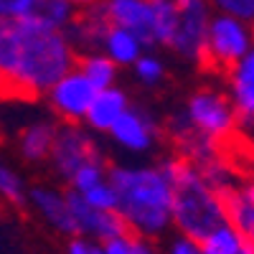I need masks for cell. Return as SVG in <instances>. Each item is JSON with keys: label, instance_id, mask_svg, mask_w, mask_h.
<instances>
[{"label": "cell", "instance_id": "cell-1", "mask_svg": "<svg viewBox=\"0 0 254 254\" xmlns=\"http://www.w3.org/2000/svg\"><path fill=\"white\" fill-rule=\"evenodd\" d=\"M76 64L66 33L33 15L0 20V102H33Z\"/></svg>", "mask_w": 254, "mask_h": 254}, {"label": "cell", "instance_id": "cell-2", "mask_svg": "<svg viewBox=\"0 0 254 254\" xmlns=\"http://www.w3.org/2000/svg\"><path fill=\"white\" fill-rule=\"evenodd\" d=\"M107 183L117 196V214L137 237H153L171 224V178L165 168L115 165Z\"/></svg>", "mask_w": 254, "mask_h": 254}, {"label": "cell", "instance_id": "cell-3", "mask_svg": "<svg viewBox=\"0 0 254 254\" xmlns=\"http://www.w3.org/2000/svg\"><path fill=\"white\" fill-rule=\"evenodd\" d=\"M165 173L171 178V221L181 237L201 242L216 226L226 224V206L219 190H214L188 160H168Z\"/></svg>", "mask_w": 254, "mask_h": 254}, {"label": "cell", "instance_id": "cell-4", "mask_svg": "<svg viewBox=\"0 0 254 254\" xmlns=\"http://www.w3.org/2000/svg\"><path fill=\"white\" fill-rule=\"evenodd\" d=\"M249 49H252V31L247 28V23L221 13L208 20L203 46L196 59L203 71L229 76Z\"/></svg>", "mask_w": 254, "mask_h": 254}, {"label": "cell", "instance_id": "cell-5", "mask_svg": "<svg viewBox=\"0 0 254 254\" xmlns=\"http://www.w3.org/2000/svg\"><path fill=\"white\" fill-rule=\"evenodd\" d=\"M186 117L203 137L214 140V142H221L239 130V117H237L234 104L219 92L203 89L193 94L188 102Z\"/></svg>", "mask_w": 254, "mask_h": 254}, {"label": "cell", "instance_id": "cell-6", "mask_svg": "<svg viewBox=\"0 0 254 254\" xmlns=\"http://www.w3.org/2000/svg\"><path fill=\"white\" fill-rule=\"evenodd\" d=\"M173 3H176V28L171 46L183 56L196 59L203 46L206 28L211 20L208 0H173Z\"/></svg>", "mask_w": 254, "mask_h": 254}, {"label": "cell", "instance_id": "cell-7", "mask_svg": "<svg viewBox=\"0 0 254 254\" xmlns=\"http://www.w3.org/2000/svg\"><path fill=\"white\" fill-rule=\"evenodd\" d=\"M51 158L56 171L71 181L74 173L79 171L81 165L87 163H99V153H97V145L92 142V137L79 130L76 125H64L56 130L54 137V147H51Z\"/></svg>", "mask_w": 254, "mask_h": 254}, {"label": "cell", "instance_id": "cell-8", "mask_svg": "<svg viewBox=\"0 0 254 254\" xmlns=\"http://www.w3.org/2000/svg\"><path fill=\"white\" fill-rule=\"evenodd\" d=\"M49 94H51V107L56 110V115L66 120V125H74L87 117L97 97V89L79 69H71L66 76L54 84V89Z\"/></svg>", "mask_w": 254, "mask_h": 254}, {"label": "cell", "instance_id": "cell-9", "mask_svg": "<svg viewBox=\"0 0 254 254\" xmlns=\"http://www.w3.org/2000/svg\"><path fill=\"white\" fill-rule=\"evenodd\" d=\"M66 203H69V211H71L76 229L81 234L97 237L99 242H110V239H117V237L130 231L117 211H99V208L89 206L76 190H69L66 193Z\"/></svg>", "mask_w": 254, "mask_h": 254}, {"label": "cell", "instance_id": "cell-10", "mask_svg": "<svg viewBox=\"0 0 254 254\" xmlns=\"http://www.w3.org/2000/svg\"><path fill=\"white\" fill-rule=\"evenodd\" d=\"M102 10L110 26L130 31L140 44H155V15L150 0H107Z\"/></svg>", "mask_w": 254, "mask_h": 254}, {"label": "cell", "instance_id": "cell-11", "mask_svg": "<svg viewBox=\"0 0 254 254\" xmlns=\"http://www.w3.org/2000/svg\"><path fill=\"white\" fill-rule=\"evenodd\" d=\"M110 132L115 135V140L120 145L127 147V150H147V147L153 145L155 125L140 110H125V115L115 122V127Z\"/></svg>", "mask_w": 254, "mask_h": 254}, {"label": "cell", "instance_id": "cell-12", "mask_svg": "<svg viewBox=\"0 0 254 254\" xmlns=\"http://www.w3.org/2000/svg\"><path fill=\"white\" fill-rule=\"evenodd\" d=\"M229 79H231L237 117L244 122H254V49L244 54V59L229 74Z\"/></svg>", "mask_w": 254, "mask_h": 254}, {"label": "cell", "instance_id": "cell-13", "mask_svg": "<svg viewBox=\"0 0 254 254\" xmlns=\"http://www.w3.org/2000/svg\"><path fill=\"white\" fill-rule=\"evenodd\" d=\"M31 201L54 229L64 231V234H79L76 221H74L69 203H66V196L56 193V190H49V188H33Z\"/></svg>", "mask_w": 254, "mask_h": 254}, {"label": "cell", "instance_id": "cell-14", "mask_svg": "<svg viewBox=\"0 0 254 254\" xmlns=\"http://www.w3.org/2000/svg\"><path fill=\"white\" fill-rule=\"evenodd\" d=\"M125 110H127V97L122 94V92H117V89H102V92H97V97H94V102H92V107H89V112H87V120L94 130H104V132H110L112 127H115V122L125 115Z\"/></svg>", "mask_w": 254, "mask_h": 254}, {"label": "cell", "instance_id": "cell-15", "mask_svg": "<svg viewBox=\"0 0 254 254\" xmlns=\"http://www.w3.org/2000/svg\"><path fill=\"white\" fill-rule=\"evenodd\" d=\"M201 252L203 254H254L247 244V239L239 234V231L231 226L229 221L216 226L208 237H203L201 242Z\"/></svg>", "mask_w": 254, "mask_h": 254}, {"label": "cell", "instance_id": "cell-16", "mask_svg": "<svg viewBox=\"0 0 254 254\" xmlns=\"http://www.w3.org/2000/svg\"><path fill=\"white\" fill-rule=\"evenodd\" d=\"M56 127L51 122H33L20 137V153L28 160H44L51 155Z\"/></svg>", "mask_w": 254, "mask_h": 254}, {"label": "cell", "instance_id": "cell-17", "mask_svg": "<svg viewBox=\"0 0 254 254\" xmlns=\"http://www.w3.org/2000/svg\"><path fill=\"white\" fill-rule=\"evenodd\" d=\"M102 46H104V51H107V59H112L117 64H135L140 59V49H142V44L130 31L117 28V26H110Z\"/></svg>", "mask_w": 254, "mask_h": 254}, {"label": "cell", "instance_id": "cell-18", "mask_svg": "<svg viewBox=\"0 0 254 254\" xmlns=\"http://www.w3.org/2000/svg\"><path fill=\"white\" fill-rule=\"evenodd\" d=\"M76 69L89 79V84L97 92L110 89L115 81V64L107 56H84V59H79Z\"/></svg>", "mask_w": 254, "mask_h": 254}, {"label": "cell", "instance_id": "cell-19", "mask_svg": "<svg viewBox=\"0 0 254 254\" xmlns=\"http://www.w3.org/2000/svg\"><path fill=\"white\" fill-rule=\"evenodd\" d=\"M31 15L44 20L49 26H54V28H61L64 23H69L74 18L69 0H36V8H33Z\"/></svg>", "mask_w": 254, "mask_h": 254}, {"label": "cell", "instance_id": "cell-20", "mask_svg": "<svg viewBox=\"0 0 254 254\" xmlns=\"http://www.w3.org/2000/svg\"><path fill=\"white\" fill-rule=\"evenodd\" d=\"M102 254H153L150 244L145 242V237H137L132 231L110 239V242H102Z\"/></svg>", "mask_w": 254, "mask_h": 254}, {"label": "cell", "instance_id": "cell-21", "mask_svg": "<svg viewBox=\"0 0 254 254\" xmlns=\"http://www.w3.org/2000/svg\"><path fill=\"white\" fill-rule=\"evenodd\" d=\"M81 198L87 201L89 206L99 208V211H117V196H115V190H112V186L107 181H102L99 186L84 190Z\"/></svg>", "mask_w": 254, "mask_h": 254}, {"label": "cell", "instance_id": "cell-22", "mask_svg": "<svg viewBox=\"0 0 254 254\" xmlns=\"http://www.w3.org/2000/svg\"><path fill=\"white\" fill-rule=\"evenodd\" d=\"M102 181H104L102 163H87V165H81L79 171L74 173V178H71L69 183H71V190H76V193H84V190L99 186Z\"/></svg>", "mask_w": 254, "mask_h": 254}, {"label": "cell", "instance_id": "cell-23", "mask_svg": "<svg viewBox=\"0 0 254 254\" xmlns=\"http://www.w3.org/2000/svg\"><path fill=\"white\" fill-rule=\"evenodd\" d=\"M0 196L10 203H23V183L3 163H0Z\"/></svg>", "mask_w": 254, "mask_h": 254}, {"label": "cell", "instance_id": "cell-24", "mask_svg": "<svg viewBox=\"0 0 254 254\" xmlns=\"http://www.w3.org/2000/svg\"><path fill=\"white\" fill-rule=\"evenodd\" d=\"M224 15H231L242 23H254V0H214Z\"/></svg>", "mask_w": 254, "mask_h": 254}, {"label": "cell", "instance_id": "cell-25", "mask_svg": "<svg viewBox=\"0 0 254 254\" xmlns=\"http://www.w3.org/2000/svg\"><path fill=\"white\" fill-rule=\"evenodd\" d=\"M36 8V0H0V20L3 18H26Z\"/></svg>", "mask_w": 254, "mask_h": 254}, {"label": "cell", "instance_id": "cell-26", "mask_svg": "<svg viewBox=\"0 0 254 254\" xmlns=\"http://www.w3.org/2000/svg\"><path fill=\"white\" fill-rule=\"evenodd\" d=\"M135 66H137V76L147 84H155L160 76H163V66H160V61L153 59V56H140L135 61Z\"/></svg>", "mask_w": 254, "mask_h": 254}, {"label": "cell", "instance_id": "cell-27", "mask_svg": "<svg viewBox=\"0 0 254 254\" xmlns=\"http://www.w3.org/2000/svg\"><path fill=\"white\" fill-rule=\"evenodd\" d=\"M171 254H203V252H201V244H198V242L181 237V239H176V242H173Z\"/></svg>", "mask_w": 254, "mask_h": 254}, {"label": "cell", "instance_id": "cell-28", "mask_svg": "<svg viewBox=\"0 0 254 254\" xmlns=\"http://www.w3.org/2000/svg\"><path fill=\"white\" fill-rule=\"evenodd\" d=\"M69 254H102V247L87 242V239H71Z\"/></svg>", "mask_w": 254, "mask_h": 254}, {"label": "cell", "instance_id": "cell-29", "mask_svg": "<svg viewBox=\"0 0 254 254\" xmlns=\"http://www.w3.org/2000/svg\"><path fill=\"white\" fill-rule=\"evenodd\" d=\"M237 193H239L249 206H254V176H252V178H247V181H244V186H239V188H237Z\"/></svg>", "mask_w": 254, "mask_h": 254}, {"label": "cell", "instance_id": "cell-30", "mask_svg": "<svg viewBox=\"0 0 254 254\" xmlns=\"http://www.w3.org/2000/svg\"><path fill=\"white\" fill-rule=\"evenodd\" d=\"M244 239H247V244H249V249H252V252H254V229H252V231H249V234H247V237H244Z\"/></svg>", "mask_w": 254, "mask_h": 254}, {"label": "cell", "instance_id": "cell-31", "mask_svg": "<svg viewBox=\"0 0 254 254\" xmlns=\"http://www.w3.org/2000/svg\"><path fill=\"white\" fill-rule=\"evenodd\" d=\"M69 3H79V5H97V0H69Z\"/></svg>", "mask_w": 254, "mask_h": 254}]
</instances>
